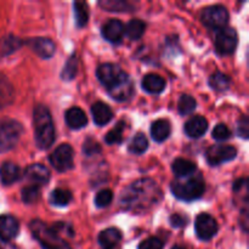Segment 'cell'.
<instances>
[{
  "label": "cell",
  "instance_id": "cell-1",
  "mask_svg": "<svg viewBox=\"0 0 249 249\" xmlns=\"http://www.w3.org/2000/svg\"><path fill=\"white\" fill-rule=\"evenodd\" d=\"M162 197L163 194L157 182L151 179H140L122 191L119 204L124 211L138 214L152 208Z\"/></svg>",
  "mask_w": 249,
  "mask_h": 249
},
{
  "label": "cell",
  "instance_id": "cell-2",
  "mask_svg": "<svg viewBox=\"0 0 249 249\" xmlns=\"http://www.w3.org/2000/svg\"><path fill=\"white\" fill-rule=\"evenodd\" d=\"M34 139L40 150H48L55 141V128L50 111L45 106H36L33 112Z\"/></svg>",
  "mask_w": 249,
  "mask_h": 249
},
{
  "label": "cell",
  "instance_id": "cell-3",
  "mask_svg": "<svg viewBox=\"0 0 249 249\" xmlns=\"http://www.w3.org/2000/svg\"><path fill=\"white\" fill-rule=\"evenodd\" d=\"M206 190V184L202 175L192 174L187 178L175 180L172 184V192L181 201L191 202L201 198Z\"/></svg>",
  "mask_w": 249,
  "mask_h": 249
},
{
  "label": "cell",
  "instance_id": "cell-4",
  "mask_svg": "<svg viewBox=\"0 0 249 249\" xmlns=\"http://www.w3.org/2000/svg\"><path fill=\"white\" fill-rule=\"evenodd\" d=\"M31 230L34 238L40 243L43 249H71L70 246L61 238V236L43 221H32Z\"/></svg>",
  "mask_w": 249,
  "mask_h": 249
},
{
  "label": "cell",
  "instance_id": "cell-5",
  "mask_svg": "<svg viewBox=\"0 0 249 249\" xmlns=\"http://www.w3.org/2000/svg\"><path fill=\"white\" fill-rule=\"evenodd\" d=\"M23 128L14 119H0V153L12 150L18 142Z\"/></svg>",
  "mask_w": 249,
  "mask_h": 249
},
{
  "label": "cell",
  "instance_id": "cell-6",
  "mask_svg": "<svg viewBox=\"0 0 249 249\" xmlns=\"http://www.w3.org/2000/svg\"><path fill=\"white\" fill-rule=\"evenodd\" d=\"M96 75L99 82L106 87L107 91L118 87L129 78V75L119 66L113 63H104L100 66L96 71Z\"/></svg>",
  "mask_w": 249,
  "mask_h": 249
},
{
  "label": "cell",
  "instance_id": "cell-7",
  "mask_svg": "<svg viewBox=\"0 0 249 249\" xmlns=\"http://www.w3.org/2000/svg\"><path fill=\"white\" fill-rule=\"evenodd\" d=\"M201 21L211 29H223L228 24L229 12L221 5L208 6L202 11Z\"/></svg>",
  "mask_w": 249,
  "mask_h": 249
},
{
  "label": "cell",
  "instance_id": "cell-8",
  "mask_svg": "<svg viewBox=\"0 0 249 249\" xmlns=\"http://www.w3.org/2000/svg\"><path fill=\"white\" fill-rule=\"evenodd\" d=\"M236 156H237V150L233 146L215 145L213 147L208 148L206 153V160L209 165L216 167V165H220L223 163L235 160Z\"/></svg>",
  "mask_w": 249,
  "mask_h": 249
},
{
  "label": "cell",
  "instance_id": "cell-9",
  "mask_svg": "<svg viewBox=\"0 0 249 249\" xmlns=\"http://www.w3.org/2000/svg\"><path fill=\"white\" fill-rule=\"evenodd\" d=\"M50 163L57 172H67L73 168V148L68 143L58 146L50 156Z\"/></svg>",
  "mask_w": 249,
  "mask_h": 249
},
{
  "label": "cell",
  "instance_id": "cell-10",
  "mask_svg": "<svg viewBox=\"0 0 249 249\" xmlns=\"http://www.w3.org/2000/svg\"><path fill=\"white\" fill-rule=\"evenodd\" d=\"M237 46V33L233 28L220 29L215 38V48L220 55H230Z\"/></svg>",
  "mask_w": 249,
  "mask_h": 249
},
{
  "label": "cell",
  "instance_id": "cell-11",
  "mask_svg": "<svg viewBox=\"0 0 249 249\" xmlns=\"http://www.w3.org/2000/svg\"><path fill=\"white\" fill-rule=\"evenodd\" d=\"M195 229L199 240L209 241L218 232V224L216 220L209 214H199L195 223Z\"/></svg>",
  "mask_w": 249,
  "mask_h": 249
},
{
  "label": "cell",
  "instance_id": "cell-12",
  "mask_svg": "<svg viewBox=\"0 0 249 249\" xmlns=\"http://www.w3.org/2000/svg\"><path fill=\"white\" fill-rule=\"evenodd\" d=\"M19 231V224L11 215H0V240L4 242L14 240Z\"/></svg>",
  "mask_w": 249,
  "mask_h": 249
},
{
  "label": "cell",
  "instance_id": "cell-13",
  "mask_svg": "<svg viewBox=\"0 0 249 249\" xmlns=\"http://www.w3.org/2000/svg\"><path fill=\"white\" fill-rule=\"evenodd\" d=\"M102 36L112 44H119L124 36V26L119 19H109L102 27Z\"/></svg>",
  "mask_w": 249,
  "mask_h": 249
},
{
  "label": "cell",
  "instance_id": "cell-14",
  "mask_svg": "<svg viewBox=\"0 0 249 249\" xmlns=\"http://www.w3.org/2000/svg\"><path fill=\"white\" fill-rule=\"evenodd\" d=\"M208 130V122L204 117L196 116L192 117L190 121L185 124V133L189 138L199 139L204 135Z\"/></svg>",
  "mask_w": 249,
  "mask_h": 249
},
{
  "label": "cell",
  "instance_id": "cell-15",
  "mask_svg": "<svg viewBox=\"0 0 249 249\" xmlns=\"http://www.w3.org/2000/svg\"><path fill=\"white\" fill-rule=\"evenodd\" d=\"M28 44L32 50L41 58H50L56 51L55 44L49 38H34Z\"/></svg>",
  "mask_w": 249,
  "mask_h": 249
},
{
  "label": "cell",
  "instance_id": "cell-16",
  "mask_svg": "<svg viewBox=\"0 0 249 249\" xmlns=\"http://www.w3.org/2000/svg\"><path fill=\"white\" fill-rule=\"evenodd\" d=\"M24 175L28 180L33 182V185H45L50 180V172L45 165L32 164L24 172Z\"/></svg>",
  "mask_w": 249,
  "mask_h": 249
},
{
  "label": "cell",
  "instance_id": "cell-17",
  "mask_svg": "<svg viewBox=\"0 0 249 249\" xmlns=\"http://www.w3.org/2000/svg\"><path fill=\"white\" fill-rule=\"evenodd\" d=\"M65 119L67 125L71 129H74V130H79V129L84 128L88 124L87 114L79 107H72V108L67 109L65 114Z\"/></svg>",
  "mask_w": 249,
  "mask_h": 249
},
{
  "label": "cell",
  "instance_id": "cell-18",
  "mask_svg": "<svg viewBox=\"0 0 249 249\" xmlns=\"http://www.w3.org/2000/svg\"><path fill=\"white\" fill-rule=\"evenodd\" d=\"M91 114L95 124H97V125H106L111 122L112 117H113V113H112L108 105L101 101H97L92 105Z\"/></svg>",
  "mask_w": 249,
  "mask_h": 249
},
{
  "label": "cell",
  "instance_id": "cell-19",
  "mask_svg": "<svg viewBox=\"0 0 249 249\" xmlns=\"http://www.w3.org/2000/svg\"><path fill=\"white\" fill-rule=\"evenodd\" d=\"M21 178V170L14 162H5L0 167V181L4 185H12Z\"/></svg>",
  "mask_w": 249,
  "mask_h": 249
},
{
  "label": "cell",
  "instance_id": "cell-20",
  "mask_svg": "<svg viewBox=\"0 0 249 249\" xmlns=\"http://www.w3.org/2000/svg\"><path fill=\"white\" fill-rule=\"evenodd\" d=\"M141 87L148 94H160L165 88V80L158 74H147L143 77Z\"/></svg>",
  "mask_w": 249,
  "mask_h": 249
},
{
  "label": "cell",
  "instance_id": "cell-21",
  "mask_svg": "<svg viewBox=\"0 0 249 249\" xmlns=\"http://www.w3.org/2000/svg\"><path fill=\"white\" fill-rule=\"evenodd\" d=\"M170 131L172 128L167 119H158L151 125V136L156 142H163L167 140L170 135Z\"/></svg>",
  "mask_w": 249,
  "mask_h": 249
},
{
  "label": "cell",
  "instance_id": "cell-22",
  "mask_svg": "<svg viewBox=\"0 0 249 249\" xmlns=\"http://www.w3.org/2000/svg\"><path fill=\"white\" fill-rule=\"evenodd\" d=\"M122 240V233L118 229L109 228L99 235V243L102 248L112 249L116 247Z\"/></svg>",
  "mask_w": 249,
  "mask_h": 249
},
{
  "label": "cell",
  "instance_id": "cell-23",
  "mask_svg": "<svg viewBox=\"0 0 249 249\" xmlns=\"http://www.w3.org/2000/svg\"><path fill=\"white\" fill-rule=\"evenodd\" d=\"M15 100V90L11 83L0 73V108L10 106Z\"/></svg>",
  "mask_w": 249,
  "mask_h": 249
},
{
  "label": "cell",
  "instance_id": "cell-24",
  "mask_svg": "<svg viewBox=\"0 0 249 249\" xmlns=\"http://www.w3.org/2000/svg\"><path fill=\"white\" fill-rule=\"evenodd\" d=\"M108 94L113 97L116 101H126V100L130 99L134 94V83L130 79V77L126 80H124L122 84H119L118 87L113 88V89L108 90Z\"/></svg>",
  "mask_w": 249,
  "mask_h": 249
},
{
  "label": "cell",
  "instance_id": "cell-25",
  "mask_svg": "<svg viewBox=\"0 0 249 249\" xmlns=\"http://www.w3.org/2000/svg\"><path fill=\"white\" fill-rule=\"evenodd\" d=\"M172 169L174 172V174L177 175L179 179L181 178H187L190 175L195 174L196 173V164L194 162L189 160H184V158H178L174 160L172 165Z\"/></svg>",
  "mask_w": 249,
  "mask_h": 249
},
{
  "label": "cell",
  "instance_id": "cell-26",
  "mask_svg": "<svg viewBox=\"0 0 249 249\" xmlns=\"http://www.w3.org/2000/svg\"><path fill=\"white\" fill-rule=\"evenodd\" d=\"M22 45L21 39L15 36H5L0 38V56H7L18 50Z\"/></svg>",
  "mask_w": 249,
  "mask_h": 249
},
{
  "label": "cell",
  "instance_id": "cell-27",
  "mask_svg": "<svg viewBox=\"0 0 249 249\" xmlns=\"http://www.w3.org/2000/svg\"><path fill=\"white\" fill-rule=\"evenodd\" d=\"M146 24L141 19H131L125 27H124V33L126 34L131 40H138L145 33Z\"/></svg>",
  "mask_w": 249,
  "mask_h": 249
},
{
  "label": "cell",
  "instance_id": "cell-28",
  "mask_svg": "<svg viewBox=\"0 0 249 249\" xmlns=\"http://www.w3.org/2000/svg\"><path fill=\"white\" fill-rule=\"evenodd\" d=\"M100 6L106 11L114 12H123V11H133L134 5L129 1H123V0H102L99 2Z\"/></svg>",
  "mask_w": 249,
  "mask_h": 249
},
{
  "label": "cell",
  "instance_id": "cell-29",
  "mask_svg": "<svg viewBox=\"0 0 249 249\" xmlns=\"http://www.w3.org/2000/svg\"><path fill=\"white\" fill-rule=\"evenodd\" d=\"M73 9H74L75 24L78 28H83L84 26H87L88 19H89V9H88L87 2L75 1L73 4Z\"/></svg>",
  "mask_w": 249,
  "mask_h": 249
},
{
  "label": "cell",
  "instance_id": "cell-30",
  "mask_svg": "<svg viewBox=\"0 0 249 249\" xmlns=\"http://www.w3.org/2000/svg\"><path fill=\"white\" fill-rule=\"evenodd\" d=\"M230 77L221 72L214 73V74H212L211 78H209V85H211L214 90H216V91H225V90H228L229 88H230Z\"/></svg>",
  "mask_w": 249,
  "mask_h": 249
},
{
  "label": "cell",
  "instance_id": "cell-31",
  "mask_svg": "<svg viewBox=\"0 0 249 249\" xmlns=\"http://www.w3.org/2000/svg\"><path fill=\"white\" fill-rule=\"evenodd\" d=\"M72 201V194L71 191L65 189H56L51 192L50 202L56 207H66Z\"/></svg>",
  "mask_w": 249,
  "mask_h": 249
},
{
  "label": "cell",
  "instance_id": "cell-32",
  "mask_svg": "<svg viewBox=\"0 0 249 249\" xmlns=\"http://www.w3.org/2000/svg\"><path fill=\"white\" fill-rule=\"evenodd\" d=\"M148 147V141L146 139V136L143 134L138 133L133 138V140L130 141L128 146L129 152L134 153V155H142L143 152H146Z\"/></svg>",
  "mask_w": 249,
  "mask_h": 249
},
{
  "label": "cell",
  "instance_id": "cell-33",
  "mask_svg": "<svg viewBox=\"0 0 249 249\" xmlns=\"http://www.w3.org/2000/svg\"><path fill=\"white\" fill-rule=\"evenodd\" d=\"M196 100L194 99L190 95H181L179 99V104H178V109H179V113L181 116H189L192 112L196 109Z\"/></svg>",
  "mask_w": 249,
  "mask_h": 249
},
{
  "label": "cell",
  "instance_id": "cell-34",
  "mask_svg": "<svg viewBox=\"0 0 249 249\" xmlns=\"http://www.w3.org/2000/svg\"><path fill=\"white\" fill-rule=\"evenodd\" d=\"M124 128H125V123L124 122H119L116 124L113 129L111 131H108L105 138L106 143L108 145H117V143H121L124 139Z\"/></svg>",
  "mask_w": 249,
  "mask_h": 249
},
{
  "label": "cell",
  "instance_id": "cell-35",
  "mask_svg": "<svg viewBox=\"0 0 249 249\" xmlns=\"http://www.w3.org/2000/svg\"><path fill=\"white\" fill-rule=\"evenodd\" d=\"M77 71H78V60L75 57V55H72L66 62L65 67H63L62 72H61V78L63 80H70L74 79V77L77 75Z\"/></svg>",
  "mask_w": 249,
  "mask_h": 249
},
{
  "label": "cell",
  "instance_id": "cell-36",
  "mask_svg": "<svg viewBox=\"0 0 249 249\" xmlns=\"http://www.w3.org/2000/svg\"><path fill=\"white\" fill-rule=\"evenodd\" d=\"M22 201L26 204H33L40 198V187L38 185H31L22 189Z\"/></svg>",
  "mask_w": 249,
  "mask_h": 249
},
{
  "label": "cell",
  "instance_id": "cell-37",
  "mask_svg": "<svg viewBox=\"0 0 249 249\" xmlns=\"http://www.w3.org/2000/svg\"><path fill=\"white\" fill-rule=\"evenodd\" d=\"M112 199H113V194H112L111 190H102L95 197V204H96L97 208H105L111 203Z\"/></svg>",
  "mask_w": 249,
  "mask_h": 249
},
{
  "label": "cell",
  "instance_id": "cell-38",
  "mask_svg": "<svg viewBox=\"0 0 249 249\" xmlns=\"http://www.w3.org/2000/svg\"><path fill=\"white\" fill-rule=\"evenodd\" d=\"M212 134H213V138L216 141H225L231 136V131L229 130V128L225 124H218L213 129V133Z\"/></svg>",
  "mask_w": 249,
  "mask_h": 249
},
{
  "label": "cell",
  "instance_id": "cell-39",
  "mask_svg": "<svg viewBox=\"0 0 249 249\" xmlns=\"http://www.w3.org/2000/svg\"><path fill=\"white\" fill-rule=\"evenodd\" d=\"M83 152H84L88 157H90V156H95L96 153L101 152V147H100V145L95 140H92V139H87V141H85L84 145H83Z\"/></svg>",
  "mask_w": 249,
  "mask_h": 249
},
{
  "label": "cell",
  "instance_id": "cell-40",
  "mask_svg": "<svg viewBox=\"0 0 249 249\" xmlns=\"http://www.w3.org/2000/svg\"><path fill=\"white\" fill-rule=\"evenodd\" d=\"M164 243L157 237H150L147 240L142 241L139 246V249H163Z\"/></svg>",
  "mask_w": 249,
  "mask_h": 249
},
{
  "label": "cell",
  "instance_id": "cell-41",
  "mask_svg": "<svg viewBox=\"0 0 249 249\" xmlns=\"http://www.w3.org/2000/svg\"><path fill=\"white\" fill-rule=\"evenodd\" d=\"M237 135L242 139H248L249 135V122L247 117H243L237 123Z\"/></svg>",
  "mask_w": 249,
  "mask_h": 249
},
{
  "label": "cell",
  "instance_id": "cell-42",
  "mask_svg": "<svg viewBox=\"0 0 249 249\" xmlns=\"http://www.w3.org/2000/svg\"><path fill=\"white\" fill-rule=\"evenodd\" d=\"M170 224H172L174 228H181L187 224V218L184 215H180V214H174L170 218Z\"/></svg>",
  "mask_w": 249,
  "mask_h": 249
},
{
  "label": "cell",
  "instance_id": "cell-43",
  "mask_svg": "<svg viewBox=\"0 0 249 249\" xmlns=\"http://www.w3.org/2000/svg\"><path fill=\"white\" fill-rule=\"evenodd\" d=\"M172 249H185V248H182V247H179V246H174V247H173Z\"/></svg>",
  "mask_w": 249,
  "mask_h": 249
}]
</instances>
